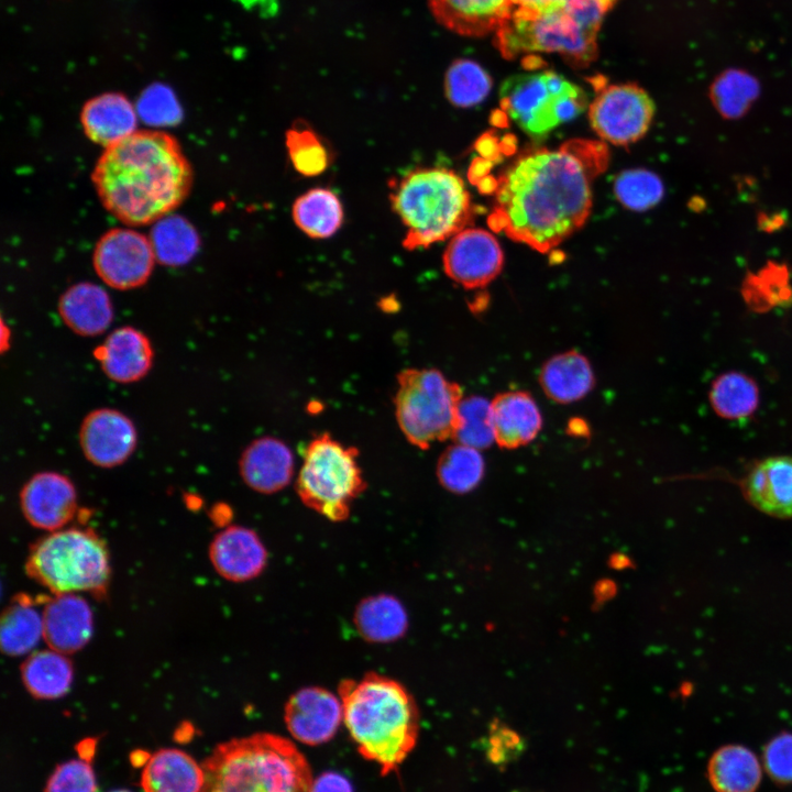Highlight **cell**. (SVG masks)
I'll list each match as a JSON object with an SVG mask.
<instances>
[{
    "instance_id": "cell-27",
    "label": "cell",
    "mask_w": 792,
    "mask_h": 792,
    "mask_svg": "<svg viewBox=\"0 0 792 792\" xmlns=\"http://www.w3.org/2000/svg\"><path fill=\"white\" fill-rule=\"evenodd\" d=\"M539 383L550 399L570 404L591 392L595 377L588 360L582 353L571 350L553 355L542 365Z\"/></svg>"
},
{
    "instance_id": "cell-40",
    "label": "cell",
    "mask_w": 792,
    "mask_h": 792,
    "mask_svg": "<svg viewBox=\"0 0 792 792\" xmlns=\"http://www.w3.org/2000/svg\"><path fill=\"white\" fill-rule=\"evenodd\" d=\"M286 147L294 168L304 176H318L330 164L326 144L306 125H296L287 131Z\"/></svg>"
},
{
    "instance_id": "cell-8",
    "label": "cell",
    "mask_w": 792,
    "mask_h": 792,
    "mask_svg": "<svg viewBox=\"0 0 792 792\" xmlns=\"http://www.w3.org/2000/svg\"><path fill=\"white\" fill-rule=\"evenodd\" d=\"M395 411L407 440L427 449L453 438L462 389L436 369H407L397 377Z\"/></svg>"
},
{
    "instance_id": "cell-46",
    "label": "cell",
    "mask_w": 792,
    "mask_h": 792,
    "mask_svg": "<svg viewBox=\"0 0 792 792\" xmlns=\"http://www.w3.org/2000/svg\"><path fill=\"white\" fill-rule=\"evenodd\" d=\"M560 1L561 0H514V9L540 11Z\"/></svg>"
},
{
    "instance_id": "cell-31",
    "label": "cell",
    "mask_w": 792,
    "mask_h": 792,
    "mask_svg": "<svg viewBox=\"0 0 792 792\" xmlns=\"http://www.w3.org/2000/svg\"><path fill=\"white\" fill-rule=\"evenodd\" d=\"M360 635L371 642H391L407 628L404 606L393 596L377 595L363 600L354 613Z\"/></svg>"
},
{
    "instance_id": "cell-9",
    "label": "cell",
    "mask_w": 792,
    "mask_h": 792,
    "mask_svg": "<svg viewBox=\"0 0 792 792\" xmlns=\"http://www.w3.org/2000/svg\"><path fill=\"white\" fill-rule=\"evenodd\" d=\"M358 450L329 433L312 439L305 450L296 490L301 502L332 521L344 520L352 502L365 488Z\"/></svg>"
},
{
    "instance_id": "cell-44",
    "label": "cell",
    "mask_w": 792,
    "mask_h": 792,
    "mask_svg": "<svg viewBox=\"0 0 792 792\" xmlns=\"http://www.w3.org/2000/svg\"><path fill=\"white\" fill-rule=\"evenodd\" d=\"M487 739L490 758L495 763L509 761L522 747L519 736L501 723L492 724Z\"/></svg>"
},
{
    "instance_id": "cell-33",
    "label": "cell",
    "mask_w": 792,
    "mask_h": 792,
    "mask_svg": "<svg viewBox=\"0 0 792 792\" xmlns=\"http://www.w3.org/2000/svg\"><path fill=\"white\" fill-rule=\"evenodd\" d=\"M485 471L480 450L455 443L439 458L437 475L440 484L452 493H468L482 481Z\"/></svg>"
},
{
    "instance_id": "cell-5",
    "label": "cell",
    "mask_w": 792,
    "mask_h": 792,
    "mask_svg": "<svg viewBox=\"0 0 792 792\" xmlns=\"http://www.w3.org/2000/svg\"><path fill=\"white\" fill-rule=\"evenodd\" d=\"M391 202L406 228L404 246L417 250L452 238L473 218L463 179L441 167L416 168L392 186Z\"/></svg>"
},
{
    "instance_id": "cell-45",
    "label": "cell",
    "mask_w": 792,
    "mask_h": 792,
    "mask_svg": "<svg viewBox=\"0 0 792 792\" xmlns=\"http://www.w3.org/2000/svg\"><path fill=\"white\" fill-rule=\"evenodd\" d=\"M310 792H353L349 780L337 772H326L312 781Z\"/></svg>"
},
{
    "instance_id": "cell-24",
    "label": "cell",
    "mask_w": 792,
    "mask_h": 792,
    "mask_svg": "<svg viewBox=\"0 0 792 792\" xmlns=\"http://www.w3.org/2000/svg\"><path fill=\"white\" fill-rule=\"evenodd\" d=\"M80 122L88 139L106 148L136 131V110L124 95L107 92L85 103Z\"/></svg>"
},
{
    "instance_id": "cell-16",
    "label": "cell",
    "mask_w": 792,
    "mask_h": 792,
    "mask_svg": "<svg viewBox=\"0 0 792 792\" xmlns=\"http://www.w3.org/2000/svg\"><path fill=\"white\" fill-rule=\"evenodd\" d=\"M284 719L295 739L320 745L334 736L343 721L342 702L323 688H302L287 701Z\"/></svg>"
},
{
    "instance_id": "cell-17",
    "label": "cell",
    "mask_w": 792,
    "mask_h": 792,
    "mask_svg": "<svg viewBox=\"0 0 792 792\" xmlns=\"http://www.w3.org/2000/svg\"><path fill=\"white\" fill-rule=\"evenodd\" d=\"M43 608V639L64 654L82 649L94 631V616L86 600L76 593L53 594Z\"/></svg>"
},
{
    "instance_id": "cell-20",
    "label": "cell",
    "mask_w": 792,
    "mask_h": 792,
    "mask_svg": "<svg viewBox=\"0 0 792 792\" xmlns=\"http://www.w3.org/2000/svg\"><path fill=\"white\" fill-rule=\"evenodd\" d=\"M105 374L118 383H133L144 377L153 362L147 337L132 327L112 331L95 351Z\"/></svg>"
},
{
    "instance_id": "cell-6",
    "label": "cell",
    "mask_w": 792,
    "mask_h": 792,
    "mask_svg": "<svg viewBox=\"0 0 792 792\" xmlns=\"http://www.w3.org/2000/svg\"><path fill=\"white\" fill-rule=\"evenodd\" d=\"M602 22L580 0H561L540 11L514 9L495 32V45L507 59L557 53L570 65L585 67L597 56Z\"/></svg>"
},
{
    "instance_id": "cell-38",
    "label": "cell",
    "mask_w": 792,
    "mask_h": 792,
    "mask_svg": "<svg viewBox=\"0 0 792 792\" xmlns=\"http://www.w3.org/2000/svg\"><path fill=\"white\" fill-rule=\"evenodd\" d=\"M758 91L759 85L755 77L744 70L732 69L714 81L711 97L724 117L737 118L748 110Z\"/></svg>"
},
{
    "instance_id": "cell-18",
    "label": "cell",
    "mask_w": 792,
    "mask_h": 792,
    "mask_svg": "<svg viewBox=\"0 0 792 792\" xmlns=\"http://www.w3.org/2000/svg\"><path fill=\"white\" fill-rule=\"evenodd\" d=\"M209 557L218 574L233 582L256 578L267 559L258 536L241 526H230L217 534L210 543Z\"/></svg>"
},
{
    "instance_id": "cell-39",
    "label": "cell",
    "mask_w": 792,
    "mask_h": 792,
    "mask_svg": "<svg viewBox=\"0 0 792 792\" xmlns=\"http://www.w3.org/2000/svg\"><path fill=\"white\" fill-rule=\"evenodd\" d=\"M614 194L627 209L646 211L661 200L663 185L661 179L650 170L627 169L615 178Z\"/></svg>"
},
{
    "instance_id": "cell-7",
    "label": "cell",
    "mask_w": 792,
    "mask_h": 792,
    "mask_svg": "<svg viewBox=\"0 0 792 792\" xmlns=\"http://www.w3.org/2000/svg\"><path fill=\"white\" fill-rule=\"evenodd\" d=\"M25 571L53 594L87 592L97 597L106 595L111 575L107 546L88 528L59 529L36 541Z\"/></svg>"
},
{
    "instance_id": "cell-14",
    "label": "cell",
    "mask_w": 792,
    "mask_h": 792,
    "mask_svg": "<svg viewBox=\"0 0 792 792\" xmlns=\"http://www.w3.org/2000/svg\"><path fill=\"white\" fill-rule=\"evenodd\" d=\"M136 429L119 410L100 408L89 413L79 429V444L86 459L100 468L125 462L136 447Z\"/></svg>"
},
{
    "instance_id": "cell-25",
    "label": "cell",
    "mask_w": 792,
    "mask_h": 792,
    "mask_svg": "<svg viewBox=\"0 0 792 792\" xmlns=\"http://www.w3.org/2000/svg\"><path fill=\"white\" fill-rule=\"evenodd\" d=\"M58 311L72 331L85 337L101 334L113 319V308L107 292L87 282L73 285L61 296Z\"/></svg>"
},
{
    "instance_id": "cell-1",
    "label": "cell",
    "mask_w": 792,
    "mask_h": 792,
    "mask_svg": "<svg viewBox=\"0 0 792 792\" xmlns=\"http://www.w3.org/2000/svg\"><path fill=\"white\" fill-rule=\"evenodd\" d=\"M608 164L605 143L569 140L518 158L501 176L488 224L546 253L583 227L593 183Z\"/></svg>"
},
{
    "instance_id": "cell-10",
    "label": "cell",
    "mask_w": 792,
    "mask_h": 792,
    "mask_svg": "<svg viewBox=\"0 0 792 792\" xmlns=\"http://www.w3.org/2000/svg\"><path fill=\"white\" fill-rule=\"evenodd\" d=\"M587 103L580 86L551 70L510 76L499 89L501 108L519 129L535 138L575 119Z\"/></svg>"
},
{
    "instance_id": "cell-26",
    "label": "cell",
    "mask_w": 792,
    "mask_h": 792,
    "mask_svg": "<svg viewBox=\"0 0 792 792\" xmlns=\"http://www.w3.org/2000/svg\"><path fill=\"white\" fill-rule=\"evenodd\" d=\"M204 784V767L188 754L174 748L151 755L141 773L144 792H202Z\"/></svg>"
},
{
    "instance_id": "cell-43",
    "label": "cell",
    "mask_w": 792,
    "mask_h": 792,
    "mask_svg": "<svg viewBox=\"0 0 792 792\" xmlns=\"http://www.w3.org/2000/svg\"><path fill=\"white\" fill-rule=\"evenodd\" d=\"M765 767L769 776L780 783H792V734L773 738L766 747Z\"/></svg>"
},
{
    "instance_id": "cell-12",
    "label": "cell",
    "mask_w": 792,
    "mask_h": 792,
    "mask_svg": "<svg viewBox=\"0 0 792 792\" xmlns=\"http://www.w3.org/2000/svg\"><path fill=\"white\" fill-rule=\"evenodd\" d=\"M155 253L150 239L131 229H112L96 244L92 262L97 275L110 287L131 289L150 277Z\"/></svg>"
},
{
    "instance_id": "cell-3",
    "label": "cell",
    "mask_w": 792,
    "mask_h": 792,
    "mask_svg": "<svg viewBox=\"0 0 792 792\" xmlns=\"http://www.w3.org/2000/svg\"><path fill=\"white\" fill-rule=\"evenodd\" d=\"M343 722L359 752L389 773L414 749L419 730L413 696L397 681L367 673L340 686Z\"/></svg>"
},
{
    "instance_id": "cell-22",
    "label": "cell",
    "mask_w": 792,
    "mask_h": 792,
    "mask_svg": "<svg viewBox=\"0 0 792 792\" xmlns=\"http://www.w3.org/2000/svg\"><path fill=\"white\" fill-rule=\"evenodd\" d=\"M435 19L464 36L496 32L514 10V0H427Z\"/></svg>"
},
{
    "instance_id": "cell-36",
    "label": "cell",
    "mask_w": 792,
    "mask_h": 792,
    "mask_svg": "<svg viewBox=\"0 0 792 792\" xmlns=\"http://www.w3.org/2000/svg\"><path fill=\"white\" fill-rule=\"evenodd\" d=\"M492 78L483 67L470 59H458L447 70L444 91L455 107L480 105L490 94Z\"/></svg>"
},
{
    "instance_id": "cell-4",
    "label": "cell",
    "mask_w": 792,
    "mask_h": 792,
    "mask_svg": "<svg viewBox=\"0 0 792 792\" xmlns=\"http://www.w3.org/2000/svg\"><path fill=\"white\" fill-rule=\"evenodd\" d=\"M202 767V792H310L314 781L297 747L266 733L221 744Z\"/></svg>"
},
{
    "instance_id": "cell-32",
    "label": "cell",
    "mask_w": 792,
    "mask_h": 792,
    "mask_svg": "<svg viewBox=\"0 0 792 792\" xmlns=\"http://www.w3.org/2000/svg\"><path fill=\"white\" fill-rule=\"evenodd\" d=\"M292 213L297 227L315 239L333 235L343 222L340 199L326 188H314L299 196L293 205Z\"/></svg>"
},
{
    "instance_id": "cell-28",
    "label": "cell",
    "mask_w": 792,
    "mask_h": 792,
    "mask_svg": "<svg viewBox=\"0 0 792 792\" xmlns=\"http://www.w3.org/2000/svg\"><path fill=\"white\" fill-rule=\"evenodd\" d=\"M21 678L25 689L36 698L55 700L69 691L74 669L67 654L50 648L26 658L21 666Z\"/></svg>"
},
{
    "instance_id": "cell-34",
    "label": "cell",
    "mask_w": 792,
    "mask_h": 792,
    "mask_svg": "<svg viewBox=\"0 0 792 792\" xmlns=\"http://www.w3.org/2000/svg\"><path fill=\"white\" fill-rule=\"evenodd\" d=\"M155 257L165 265H183L196 253L199 240L184 218L173 216L156 221L150 238Z\"/></svg>"
},
{
    "instance_id": "cell-35",
    "label": "cell",
    "mask_w": 792,
    "mask_h": 792,
    "mask_svg": "<svg viewBox=\"0 0 792 792\" xmlns=\"http://www.w3.org/2000/svg\"><path fill=\"white\" fill-rule=\"evenodd\" d=\"M710 399L716 414L727 419H739L756 410L759 393L752 378L743 373L728 372L714 381Z\"/></svg>"
},
{
    "instance_id": "cell-47",
    "label": "cell",
    "mask_w": 792,
    "mask_h": 792,
    "mask_svg": "<svg viewBox=\"0 0 792 792\" xmlns=\"http://www.w3.org/2000/svg\"><path fill=\"white\" fill-rule=\"evenodd\" d=\"M110 792H129V791H127V790H116V791H110Z\"/></svg>"
},
{
    "instance_id": "cell-23",
    "label": "cell",
    "mask_w": 792,
    "mask_h": 792,
    "mask_svg": "<svg viewBox=\"0 0 792 792\" xmlns=\"http://www.w3.org/2000/svg\"><path fill=\"white\" fill-rule=\"evenodd\" d=\"M495 442L516 449L531 442L542 427V417L534 397L522 391L504 392L492 400Z\"/></svg>"
},
{
    "instance_id": "cell-29",
    "label": "cell",
    "mask_w": 792,
    "mask_h": 792,
    "mask_svg": "<svg viewBox=\"0 0 792 792\" xmlns=\"http://www.w3.org/2000/svg\"><path fill=\"white\" fill-rule=\"evenodd\" d=\"M43 614L35 600L18 594L3 610L0 622V645L3 653L18 657L31 652L43 638Z\"/></svg>"
},
{
    "instance_id": "cell-21",
    "label": "cell",
    "mask_w": 792,
    "mask_h": 792,
    "mask_svg": "<svg viewBox=\"0 0 792 792\" xmlns=\"http://www.w3.org/2000/svg\"><path fill=\"white\" fill-rule=\"evenodd\" d=\"M239 465L241 476L248 486L258 493L272 494L290 482L294 457L283 441L264 437L249 444L241 455Z\"/></svg>"
},
{
    "instance_id": "cell-19",
    "label": "cell",
    "mask_w": 792,
    "mask_h": 792,
    "mask_svg": "<svg viewBox=\"0 0 792 792\" xmlns=\"http://www.w3.org/2000/svg\"><path fill=\"white\" fill-rule=\"evenodd\" d=\"M747 499L759 510L792 517V457L776 455L758 462L743 482Z\"/></svg>"
},
{
    "instance_id": "cell-11",
    "label": "cell",
    "mask_w": 792,
    "mask_h": 792,
    "mask_svg": "<svg viewBox=\"0 0 792 792\" xmlns=\"http://www.w3.org/2000/svg\"><path fill=\"white\" fill-rule=\"evenodd\" d=\"M654 103L636 84H616L600 88L588 106L593 131L614 145H629L648 132L654 116Z\"/></svg>"
},
{
    "instance_id": "cell-42",
    "label": "cell",
    "mask_w": 792,
    "mask_h": 792,
    "mask_svg": "<svg viewBox=\"0 0 792 792\" xmlns=\"http://www.w3.org/2000/svg\"><path fill=\"white\" fill-rule=\"evenodd\" d=\"M138 111L150 122H175L180 114L173 90L163 84H153L141 95Z\"/></svg>"
},
{
    "instance_id": "cell-30",
    "label": "cell",
    "mask_w": 792,
    "mask_h": 792,
    "mask_svg": "<svg viewBox=\"0 0 792 792\" xmlns=\"http://www.w3.org/2000/svg\"><path fill=\"white\" fill-rule=\"evenodd\" d=\"M708 778L716 792H755L761 780V767L748 748L726 746L712 756Z\"/></svg>"
},
{
    "instance_id": "cell-2",
    "label": "cell",
    "mask_w": 792,
    "mask_h": 792,
    "mask_svg": "<svg viewBox=\"0 0 792 792\" xmlns=\"http://www.w3.org/2000/svg\"><path fill=\"white\" fill-rule=\"evenodd\" d=\"M105 208L129 226L158 221L177 208L193 184L177 140L163 131H135L105 148L92 172Z\"/></svg>"
},
{
    "instance_id": "cell-13",
    "label": "cell",
    "mask_w": 792,
    "mask_h": 792,
    "mask_svg": "<svg viewBox=\"0 0 792 792\" xmlns=\"http://www.w3.org/2000/svg\"><path fill=\"white\" fill-rule=\"evenodd\" d=\"M446 274L464 288H480L501 273L504 254L496 238L480 228H468L451 238L443 253Z\"/></svg>"
},
{
    "instance_id": "cell-41",
    "label": "cell",
    "mask_w": 792,
    "mask_h": 792,
    "mask_svg": "<svg viewBox=\"0 0 792 792\" xmlns=\"http://www.w3.org/2000/svg\"><path fill=\"white\" fill-rule=\"evenodd\" d=\"M45 792H97L90 762L80 758L62 763L48 779Z\"/></svg>"
},
{
    "instance_id": "cell-15",
    "label": "cell",
    "mask_w": 792,
    "mask_h": 792,
    "mask_svg": "<svg viewBox=\"0 0 792 792\" xmlns=\"http://www.w3.org/2000/svg\"><path fill=\"white\" fill-rule=\"evenodd\" d=\"M24 518L35 528L56 531L75 516L77 494L72 481L57 472L33 475L20 492Z\"/></svg>"
},
{
    "instance_id": "cell-37",
    "label": "cell",
    "mask_w": 792,
    "mask_h": 792,
    "mask_svg": "<svg viewBox=\"0 0 792 792\" xmlns=\"http://www.w3.org/2000/svg\"><path fill=\"white\" fill-rule=\"evenodd\" d=\"M453 439L477 450L495 442L492 402L482 396L462 398Z\"/></svg>"
}]
</instances>
